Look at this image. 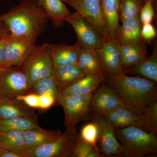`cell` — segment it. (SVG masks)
Masks as SVG:
<instances>
[{
    "label": "cell",
    "instance_id": "cell-27",
    "mask_svg": "<svg viewBox=\"0 0 157 157\" xmlns=\"http://www.w3.org/2000/svg\"><path fill=\"white\" fill-rule=\"evenodd\" d=\"M31 92L38 95L50 94L55 97H57L59 92L56 78L52 75L42 78L34 83L31 88Z\"/></svg>",
    "mask_w": 157,
    "mask_h": 157
},
{
    "label": "cell",
    "instance_id": "cell-25",
    "mask_svg": "<svg viewBox=\"0 0 157 157\" xmlns=\"http://www.w3.org/2000/svg\"><path fill=\"white\" fill-rule=\"evenodd\" d=\"M23 135V131L21 130L0 131V144L27 157Z\"/></svg>",
    "mask_w": 157,
    "mask_h": 157
},
{
    "label": "cell",
    "instance_id": "cell-13",
    "mask_svg": "<svg viewBox=\"0 0 157 157\" xmlns=\"http://www.w3.org/2000/svg\"><path fill=\"white\" fill-rule=\"evenodd\" d=\"M122 107H126L104 82L93 93L90 105L92 114L102 116L109 111Z\"/></svg>",
    "mask_w": 157,
    "mask_h": 157
},
{
    "label": "cell",
    "instance_id": "cell-33",
    "mask_svg": "<svg viewBox=\"0 0 157 157\" xmlns=\"http://www.w3.org/2000/svg\"><path fill=\"white\" fill-rule=\"evenodd\" d=\"M16 98L17 100L22 101L30 108L39 109V95L37 94L33 93H29L17 96Z\"/></svg>",
    "mask_w": 157,
    "mask_h": 157
},
{
    "label": "cell",
    "instance_id": "cell-21",
    "mask_svg": "<svg viewBox=\"0 0 157 157\" xmlns=\"http://www.w3.org/2000/svg\"><path fill=\"white\" fill-rule=\"evenodd\" d=\"M76 65L86 74L106 73L96 49L81 47Z\"/></svg>",
    "mask_w": 157,
    "mask_h": 157
},
{
    "label": "cell",
    "instance_id": "cell-23",
    "mask_svg": "<svg viewBox=\"0 0 157 157\" xmlns=\"http://www.w3.org/2000/svg\"><path fill=\"white\" fill-rule=\"evenodd\" d=\"M53 74L59 91L86 75L76 64L62 65L54 67Z\"/></svg>",
    "mask_w": 157,
    "mask_h": 157
},
{
    "label": "cell",
    "instance_id": "cell-7",
    "mask_svg": "<svg viewBox=\"0 0 157 157\" xmlns=\"http://www.w3.org/2000/svg\"><path fill=\"white\" fill-rule=\"evenodd\" d=\"M78 135L75 127H67L63 134L34 148L28 157H72Z\"/></svg>",
    "mask_w": 157,
    "mask_h": 157
},
{
    "label": "cell",
    "instance_id": "cell-10",
    "mask_svg": "<svg viewBox=\"0 0 157 157\" xmlns=\"http://www.w3.org/2000/svg\"><path fill=\"white\" fill-rule=\"evenodd\" d=\"M75 9V13L96 28L105 39H109L102 14L101 0H62Z\"/></svg>",
    "mask_w": 157,
    "mask_h": 157
},
{
    "label": "cell",
    "instance_id": "cell-3",
    "mask_svg": "<svg viewBox=\"0 0 157 157\" xmlns=\"http://www.w3.org/2000/svg\"><path fill=\"white\" fill-rule=\"evenodd\" d=\"M116 137L123 147L122 156L142 157L157 153V134L134 126L115 128Z\"/></svg>",
    "mask_w": 157,
    "mask_h": 157
},
{
    "label": "cell",
    "instance_id": "cell-19",
    "mask_svg": "<svg viewBox=\"0 0 157 157\" xmlns=\"http://www.w3.org/2000/svg\"><path fill=\"white\" fill-rule=\"evenodd\" d=\"M102 14L109 38L117 39L119 29L120 0H101Z\"/></svg>",
    "mask_w": 157,
    "mask_h": 157
},
{
    "label": "cell",
    "instance_id": "cell-6",
    "mask_svg": "<svg viewBox=\"0 0 157 157\" xmlns=\"http://www.w3.org/2000/svg\"><path fill=\"white\" fill-rule=\"evenodd\" d=\"M21 67L27 77L30 88L36 82L52 75L54 67L49 44L36 45Z\"/></svg>",
    "mask_w": 157,
    "mask_h": 157
},
{
    "label": "cell",
    "instance_id": "cell-17",
    "mask_svg": "<svg viewBox=\"0 0 157 157\" xmlns=\"http://www.w3.org/2000/svg\"><path fill=\"white\" fill-rule=\"evenodd\" d=\"M51 57L54 67L68 64H76L80 45L78 42L73 45L65 43L49 44Z\"/></svg>",
    "mask_w": 157,
    "mask_h": 157
},
{
    "label": "cell",
    "instance_id": "cell-29",
    "mask_svg": "<svg viewBox=\"0 0 157 157\" xmlns=\"http://www.w3.org/2000/svg\"><path fill=\"white\" fill-rule=\"evenodd\" d=\"M72 157H104L91 145L86 142L78 134Z\"/></svg>",
    "mask_w": 157,
    "mask_h": 157
},
{
    "label": "cell",
    "instance_id": "cell-12",
    "mask_svg": "<svg viewBox=\"0 0 157 157\" xmlns=\"http://www.w3.org/2000/svg\"><path fill=\"white\" fill-rule=\"evenodd\" d=\"M5 40L4 68L21 67L36 45H29L9 33L5 37Z\"/></svg>",
    "mask_w": 157,
    "mask_h": 157
},
{
    "label": "cell",
    "instance_id": "cell-14",
    "mask_svg": "<svg viewBox=\"0 0 157 157\" xmlns=\"http://www.w3.org/2000/svg\"><path fill=\"white\" fill-rule=\"evenodd\" d=\"M106 73L123 72L120 44L117 39H105L100 48L96 49Z\"/></svg>",
    "mask_w": 157,
    "mask_h": 157
},
{
    "label": "cell",
    "instance_id": "cell-2",
    "mask_svg": "<svg viewBox=\"0 0 157 157\" xmlns=\"http://www.w3.org/2000/svg\"><path fill=\"white\" fill-rule=\"evenodd\" d=\"M48 16L36 0H22L7 13L0 15V20L13 37L33 46L47 26Z\"/></svg>",
    "mask_w": 157,
    "mask_h": 157
},
{
    "label": "cell",
    "instance_id": "cell-37",
    "mask_svg": "<svg viewBox=\"0 0 157 157\" xmlns=\"http://www.w3.org/2000/svg\"><path fill=\"white\" fill-rule=\"evenodd\" d=\"M5 37H3L2 39H0V68H4V62H5Z\"/></svg>",
    "mask_w": 157,
    "mask_h": 157
},
{
    "label": "cell",
    "instance_id": "cell-1",
    "mask_svg": "<svg viewBox=\"0 0 157 157\" xmlns=\"http://www.w3.org/2000/svg\"><path fill=\"white\" fill-rule=\"evenodd\" d=\"M104 82L126 107L138 114L157 101V82L147 78L119 72L107 73Z\"/></svg>",
    "mask_w": 157,
    "mask_h": 157
},
{
    "label": "cell",
    "instance_id": "cell-9",
    "mask_svg": "<svg viewBox=\"0 0 157 157\" xmlns=\"http://www.w3.org/2000/svg\"><path fill=\"white\" fill-rule=\"evenodd\" d=\"M91 120L98 125V144L104 157L122 156L123 149L116 137L114 126L105 117L92 114Z\"/></svg>",
    "mask_w": 157,
    "mask_h": 157
},
{
    "label": "cell",
    "instance_id": "cell-8",
    "mask_svg": "<svg viewBox=\"0 0 157 157\" xmlns=\"http://www.w3.org/2000/svg\"><path fill=\"white\" fill-rule=\"evenodd\" d=\"M30 93L28 79L21 67L0 70V99L15 98Z\"/></svg>",
    "mask_w": 157,
    "mask_h": 157
},
{
    "label": "cell",
    "instance_id": "cell-31",
    "mask_svg": "<svg viewBox=\"0 0 157 157\" xmlns=\"http://www.w3.org/2000/svg\"><path fill=\"white\" fill-rule=\"evenodd\" d=\"M146 45L137 51L128 56L121 57V65L123 68L131 67L139 64L147 58Z\"/></svg>",
    "mask_w": 157,
    "mask_h": 157
},
{
    "label": "cell",
    "instance_id": "cell-34",
    "mask_svg": "<svg viewBox=\"0 0 157 157\" xmlns=\"http://www.w3.org/2000/svg\"><path fill=\"white\" fill-rule=\"evenodd\" d=\"M140 30V36L143 40L151 41L157 36V32L154 26L152 23H146L142 25Z\"/></svg>",
    "mask_w": 157,
    "mask_h": 157
},
{
    "label": "cell",
    "instance_id": "cell-15",
    "mask_svg": "<svg viewBox=\"0 0 157 157\" xmlns=\"http://www.w3.org/2000/svg\"><path fill=\"white\" fill-rule=\"evenodd\" d=\"M106 74H86L75 82L62 89L59 94L83 95L93 93L104 82Z\"/></svg>",
    "mask_w": 157,
    "mask_h": 157
},
{
    "label": "cell",
    "instance_id": "cell-22",
    "mask_svg": "<svg viewBox=\"0 0 157 157\" xmlns=\"http://www.w3.org/2000/svg\"><path fill=\"white\" fill-rule=\"evenodd\" d=\"M117 39L120 44L138 42L141 40V24L139 16L128 18L122 22Z\"/></svg>",
    "mask_w": 157,
    "mask_h": 157
},
{
    "label": "cell",
    "instance_id": "cell-39",
    "mask_svg": "<svg viewBox=\"0 0 157 157\" xmlns=\"http://www.w3.org/2000/svg\"><path fill=\"white\" fill-rule=\"evenodd\" d=\"M2 68H0V70H2Z\"/></svg>",
    "mask_w": 157,
    "mask_h": 157
},
{
    "label": "cell",
    "instance_id": "cell-4",
    "mask_svg": "<svg viewBox=\"0 0 157 157\" xmlns=\"http://www.w3.org/2000/svg\"><path fill=\"white\" fill-rule=\"evenodd\" d=\"M101 116L109 121L115 128L134 126L157 134V102L147 107L141 114L122 107Z\"/></svg>",
    "mask_w": 157,
    "mask_h": 157
},
{
    "label": "cell",
    "instance_id": "cell-38",
    "mask_svg": "<svg viewBox=\"0 0 157 157\" xmlns=\"http://www.w3.org/2000/svg\"><path fill=\"white\" fill-rule=\"evenodd\" d=\"M8 33H9V31L6 25L2 21L0 20V39L5 37Z\"/></svg>",
    "mask_w": 157,
    "mask_h": 157
},
{
    "label": "cell",
    "instance_id": "cell-26",
    "mask_svg": "<svg viewBox=\"0 0 157 157\" xmlns=\"http://www.w3.org/2000/svg\"><path fill=\"white\" fill-rule=\"evenodd\" d=\"M42 128L36 120L31 118L17 117L6 120H0V131Z\"/></svg>",
    "mask_w": 157,
    "mask_h": 157
},
{
    "label": "cell",
    "instance_id": "cell-35",
    "mask_svg": "<svg viewBox=\"0 0 157 157\" xmlns=\"http://www.w3.org/2000/svg\"><path fill=\"white\" fill-rule=\"evenodd\" d=\"M39 108L42 110H48L56 103V98L50 94L39 95Z\"/></svg>",
    "mask_w": 157,
    "mask_h": 157
},
{
    "label": "cell",
    "instance_id": "cell-32",
    "mask_svg": "<svg viewBox=\"0 0 157 157\" xmlns=\"http://www.w3.org/2000/svg\"><path fill=\"white\" fill-rule=\"evenodd\" d=\"M155 14L153 0H145L139 14V19L141 24L151 23L154 18Z\"/></svg>",
    "mask_w": 157,
    "mask_h": 157
},
{
    "label": "cell",
    "instance_id": "cell-16",
    "mask_svg": "<svg viewBox=\"0 0 157 157\" xmlns=\"http://www.w3.org/2000/svg\"><path fill=\"white\" fill-rule=\"evenodd\" d=\"M17 117L31 118L37 120L34 109L15 98L0 99V120Z\"/></svg>",
    "mask_w": 157,
    "mask_h": 157
},
{
    "label": "cell",
    "instance_id": "cell-36",
    "mask_svg": "<svg viewBox=\"0 0 157 157\" xmlns=\"http://www.w3.org/2000/svg\"><path fill=\"white\" fill-rule=\"evenodd\" d=\"M0 157H25L22 154L3 147H0Z\"/></svg>",
    "mask_w": 157,
    "mask_h": 157
},
{
    "label": "cell",
    "instance_id": "cell-18",
    "mask_svg": "<svg viewBox=\"0 0 157 157\" xmlns=\"http://www.w3.org/2000/svg\"><path fill=\"white\" fill-rule=\"evenodd\" d=\"M38 6L45 11L54 26L60 27L67 22L72 13L62 0H36Z\"/></svg>",
    "mask_w": 157,
    "mask_h": 157
},
{
    "label": "cell",
    "instance_id": "cell-20",
    "mask_svg": "<svg viewBox=\"0 0 157 157\" xmlns=\"http://www.w3.org/2000/svg\"><path fill=\"white\" fill-rule=\"evenodd\" d=\"M62 133L59 130L48 131L43 128L30 129L23 131V140L27 157L34 148L55 140Z\"/></svg>",
    "mask_w": 157,
    "mask_h": 157
},
{
    "label": "cell",
    "instance_id": "cell-5",
    "mask_svg": "<svg viewBox=\"0 0 157 157\" xmlns=\"http://www.w3.org/2000/svg\"><path fill=\"white\" fill-rule=\"evenodd\" d=\"M93 93L83 95H69L59 94L56 103L64 112L66 127H75L80 122L90 120L92 117L91 101Z\"/></svg>",
    "mask_w": 157,
    "mask_h": 157
},
{
    "label": "cell",
    "instance_id": "cell-24",
    "mask_svg": "<svg viewBox=\"0 0 157 157\" xmlns=\"http://www.w3.org/2000/svg\"><path fill=\"white\" fill-rule=\"evenodd\" d=\"M125 73L137 74L144 78L157 82V50L156 47L151 55L139 64L123 69Z\"/></svg>",
    "mask_w": 157,
    "mask_h": 157
},
{
    "label": "cell",
    "instance_id": "cell-28",
    "mask_svg": "<svg viewBox=\"0 0 157 157\" xmlns=\"http://www.w3.org/2000/svg\"><path fill=\"white\" fill-rule=\"evenodd\" d=\"M142 0H120L119 19L121 22L131 17L139 16Z\"/></svg>",
    "mask_w": 157,
    "mask_h": 157
},
{
    "label": "cell",
    "instance_id": "cell-40",
    "mask_svg": "<svg viewBox=\"0 0 157 157\" xmlns=\"http://www.w3.org/2000/svg\"><path fill=\"white\" fill-rule=\"evenodd\" d=\"M1 144H0V147H1Z\"/></svg>",
    "mask_w": 157,
    "mask_h": 157
},
{
    "label": "cell",
    "instance_id": "cell-30",
    "mask_svg": "<svg viewBox=\"0 0 157 157\" xmlns=\"http://www.w3.org/2000/svg\"><path fill=\"white\" fill-rule=\"evenodd\" d=\"M79 135L86 142L94 147L98 151H100L98 146L99 129L96 123L92 121L85 125L82 128Z\"/></svg>",
    "mask_w": 157,
    "mask_h": 157
},
{
    "label": "cell",
    "instance_id": "cell-11",
    "mask_svg": "<svg viewBox=\"0 0 157 157\" xmlns=\"http://www.w3.org/2000/svg\"><path fill=\"white\" fill-rule=\"evenodd\" d=\"M67 22L72 26L81 48L97 49L103 45L105 38L86 20L74 12L68 17Z\"/></svg>",
    "mask_w": 157,
    "mask_h": 157
}]
</instances>
